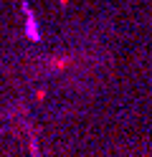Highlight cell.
Wrapping results in <instances>:
<instances>
[{"label":"cell","mask_w":152,"mask_h":157,"mask_svg":"<svg viewBox=\"0 0 152 157\" xmlns=\"http://www.w3.org/2000/svg\"><path fill=\"white\" fill-rule=\"evenodd\" d=\"M23 13H25V33L30 41H41V31H38V21L33 18V13H30V8L23 5Z\"/></svg>","instance_id":"6da1fadb"}]
</instances>
